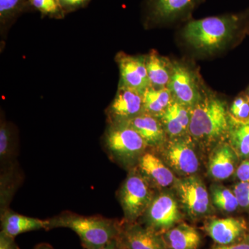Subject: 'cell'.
<instances>
[{"mask_svg":"<svg viewBox=\"0 0 249 249\" xmlns=\"http://www.w3.org/2000/svg\"><path fill=\"white\" fill-rule=\"evenodd\" d=\"M245 16L225 14L188 21L181 31L187 44L202 53L211 54L225 48L237 36Z\"/></svg>","mask_w":249,"mask_h":249,"instance_id":"obj_1","label":"cell"},{"mask_svg":"<svg viewBox=\"0 0 249 249\" xmlns=\"http://www.w3.org/2000/svg\"><path fill=\"white\" fill-rule=\"evenodd\" d=\"M230 126L231 114L227 103L217 96H204L191 108L189 135L204 146L228 138Z\"/></svg>","mask_w":249,"mask_h":249,"instance_id":"obj_2","label":"cell"},{"mask_svg":"<svg viewBox=\"0 0 249 249\" xmlns=\"http://www.w3.org/2000/svg\"><path fill=\"white\" fill-rule=\"evenodd\" d=\"M47 221V231L65 228L76 232L84 249L101 248L117 238L121 231V222L101 215L84 216L63 211Z\"/></svg>","mask_w":249,"mask_h":249,"instance_id":"obj_3","label":"cell"},{"mask_svg":"<svg viewBox=\"0 0 249 249\" xmlns=\"http://www.w3.org/2000/svg\"><path fill=\"white\" fill-rule=\"evenodd\" d=\"M103 150L108 158L129 170L137 166L146 151V143L127 123L107 124L102 137Z\"/></svg>","mask_w":249,"mask_h":249,"instance_id":"obj_4","label":"cell"},{"mask_svg":"<svg viewBox=\"0 0 249 249\" xmlns=\"http://www.w3.org/2000/svg\"><path fill=\"white\" fill-rule=\"evenodd\" d=\"M155 195L153 189L136 168L129 174L117 192V198L124 212L123 222H138L149 207Z\"/></svg>","mask_w":249,"mask_h":249,"instance_id":"obj_5","label":"cell"},{"mask_svg":"<svg viewBox=\"0 0 249 249\" xmlns=\"http://www.w3.org/2000/svg\"><path fill=\"white\" fill-rule=\"evenodd\" d=\"M178 204L173 195L162 192L155 195L139 223L162 235L181 220Z\"/></svg>","mask_w":249,"mask_h":249,"instance_id":"obj_6","label":"cell"},{"mask_svg":"<svg viewBox=\"0 0 249 249\" xmlns=\"http://www.w3.org/2000/svg\"><path fill=\"white\" fill-rule=\"evenodd\" d=\"M203 0H147L145 22L147 26L166 25L188 19Z\"/></svg>","mask_w":249,"mask_h":249,"instance_id":"obj_7","label":"cell"},{"mask_svg":"<svg viewBox=\"0 0 249 249\" xmlns=\"http://www.w3.org/2000/svg\"><path fill=\"white\" fill-rule=\"evenodd\" d=\"M168 88L173 100L188 107H194L204 96L196 72L179 62H173V71Z\"/></svg>","mask_w":249,"mask_h":249,"instance_id":"obj_8","label":"cell"},{"mask_svg":"<svg viewBox=\"0 0 249 249\" xmlns=\"http://www.w3.org/2000/svg\"><path fill=\"white\" fill-rule=\"evenodd\" d=\"M177 192L187 214L199 219L211 213V197L201 178L192 175L176 182Z\"/></svg>","mask_w":249,"mask_h":249,"instance_id":"obj_9","label":"cell"},{"mask_svg":"<svg viewBox=\"0 0 249 249\" xmlns=\"http://www.w3.org/2000/svg\"><path fill=\"white\" fill-rule=\"evenodd\" d=\"M193 141L187 135L170 139L163 146L167 164L183 176H192L199 170V160Z\"/></svg>","mask_w":249,"mask_h":249,"instance_id":"obj_10","label":"cell"},{"mask_svg":"<svg viewBox=\"0 0 249 249\" xmlns=\"http://www.w3.org/2000/svg\"><path fill=\"white\" fill-rule=\"evenodd\" d=\"M143 111L142 92L119 85L115 97L106 111L107 124L127 122Z\"/></svg>","mask_w":249,"mask_h":249,"instance_id":"obj_11","label":"cell"},{"mask_svg":"<svg viewBox=\"0 0 249 249\" xmlns=\"http://www.w3.org/2000/svg\"><path fill=\"white\" fill-rule=\"evenodd\" d=\"M120 71L119 85H124L143 92L150 86L143 55H131L120 52L116 56Z\"/></svg>","mask_w":249,"mask_h":249,"instance_id":"obj_12","label":"cell"},{"mask_svg":"<svg viewBox=\"0 0 249 249\" xmlns=\"http://www.w3.org/2000/svg\"><path fill=\"white\" fill-rule=\"evenodd\" d=\"M121 222L119 238L126 249H166L162 235L138 222Z\"/></svg>","mask_w":249,"mask_h":249,"instance_id":"obj_13","label":"cell"},{"mask_svg":"<svg viewBox=\"0 0 249 249\" xmlns=\"http://www.w3.org/2000/svg\"><path fill=\"white\" fill-rule=\"evenodd\" d=\"M135 168L152 189L168 188L175 182L173 171L153 152H144Z\"/></svg>","mask_w":249,"mask_h":249,"instance_id":"obj_14","label":"cell"},{"mask_svg":"<svg viewBox=\"0 0 249 249\" xmlns=\"http://www.w3.org/2000/svg\"><path fill=\"white\" fill-rule=\"evenodd\" d=\"M247 230V224L241 218L211 219L205 225V231L217 245H229L240 242Z\"/></svg>","mask_w":249,"mask_h":249,"instance_id":"obj_15","label":"cell"},{"mask_svg":"<svg viewBox=\"0 0 249 249\" xmlns=\"http://www.w3.org/2000/svg\"><path fill=\"white\" fill-rule=\"evenodd\" d=\"M238 156L228 142H220L210 156L208 173L217 181L227 179L235 173Z\"/></svg>","mask_w":249,"mask_h":249,"instance_id":"obj_16","label":"cell"},{"mask_svg":"<svg viewBox=\"0 0 249 249\" xmlns=\"http://www.w3.org/2000/svg\"><path fill=\"white\" fill-rule=\"evenodd\" d=\"M125 123L142 137L148 148H161L166 142V133L159 118L143 111Z\"/></svg>","mask_w":249,"mask_h":249,"instance_id":"obj_17","label":"cell"},{"mask_svg":"<svg viewBox=\"0 0 249 249\" xmlns=\"http://www.w3.org/2000/svg\"><path fill=\"white\" fill-rule=\"evenodd\" d=\"M191 108L183 106L173 100L160 116L166 135L170 139L189 135Z\"/></svg>","mask_w":249,"mask_h":249,"instance_id":"obj_18","label":"cell"},{"mask_svg":"<svg viewBox=\"0 0 249 249\" xmlns=\"http://www.w3.org/2000/svg\"><path fill=\"white\" fill-rule=\"evenodd\" d=\"M1 231L12 237L34 231H47L48 221L38 218L28 217L8 209L0 214Z\"/></svg>","mask_w":249,"mask_h":249,"instance_id":"obj_19","label":"cell"},{"mask_svg":"<svg viewBox=\"0 0 249 249\" xmlns=\"http://www.w3.org/2000/svg\"><path fill=\"white\" fill-rule=\"evenodd\" d=\"M166 249H198L201 235L194 227L188 224H178L162 234Z\"/></svg>","mask_w":249,"mask_h":249,"instance_id":"obj_20","label":"cell"},{"mask_svg":"<svg viewBox=\"0 0 249 249\" xmlns=\"http://www.w3.org/2000/svg\"><path fill=\"white\" fill-rule=\"evenodd\" d=\"M145 62L150 86L157 88H168L173 71V62L161 56L155 50H152L145 55Z\"/></svg>","mask_w":249,"mask_h":249,"instance_id":"obj_21","label":"cell"},{"mask_svg":"<svg viewBox=\"0 0 249 249\" xmlns=\"http://www.w3.org/2000/svg\"><path fill=\"white\" fill-rule=\"evenodd\" d=\"M22 173L19 164L1 169L0 175V214L9 209L15 193L22 183Z\"/></svg>","mask_w":249,"mask_h":249,"instance_id":"obj_22","label":"cell"},{"mask_svg":"<svg viewBox=\"0 0 249 249\" xmlns=\"http://www.w3.org/2000/svg\"><path fill=\"white\" fill-rule=\"evenodd\" d=\"M17 138L14 127L9 122L1 119L0 122V168H9L17 164Z\"/></svg>","mask_w":249,"mask_h":249,"instance_id":"obj_23","label":"cell"},{"mask_svg":"<svg viewBox=\"0 0 249 249\" xmlns=\"http://www.w3.org/2000/svg\"><path fill=\"white\" fill-rule=\"evenodd\" d=\"M228 138L239 158L249 160V118L241 120L231 115Z\"/></svg>","mask_w":249,"mask_h":249,"instance_id":"obj_24","label":"cell"},{"mask_svg":"<svg viewBox=\"0 0 249 249\" xmlns=\"http://www.w3.org/2000/svg\"><path fill=\"white\" fill-rule=\"evenodd\" d=\"M144 112L160 119L173 101V95L168 88H157L150 86L142 92Z\"/></svg>","mask_w":249,"mask_h":249,"instance_id":"obj_25","label":"cell"},{"mask_svg":"<svg viewBox=\"0 0 249 249\" xmlns=\"http://www.w3.org/2000/svg\"><path fill=\"white\" fill-rule=\"evenodd\" d=\"M210 197L213 204L224 213H231L240 207L233 191L227 187L214 185L211 187Z\"/></svg>","mask_w":249,"mask_h":249,"instance_id":"obj_26","label":"cell"},{"mask_svg":"<svg viewBox=\"0 0 249 249\" xmlns=\"http://www.w3.org/2000/svg\"><path fill=\"white\" fill-rule=\"evenodd\" d=\"M32 9L28 0H0L1 25L9 24L18 16Z\"/></svg>","mask_w":249,"mask_h":249,"instance_id":"obj_27","label":"cell"},{"mask_svg":"<svg viewBox=\"0 0 249 249\" xmlns=\"http://www.w3.org/2000/svg\"><path fill=\"white\" fill-rule=\"evenodd\" d=\"M32 9H35L42 14V16L63 19L65 14L62 9L60 0H28Z\"/></svg>","mask_w":249,"mask_h":249,"instance_id":"obj_28","label":"cell"},{"mask_svg":"<svg viewBox=\"0 0 249 249\" xmlns=\"http://www.w3.org/2000/svg\"><path fill=\"white\" fill-rule=\"evenodd\" d=\"M231 115L237 119L249 118V97L239 96L234 100L230 109Z\"/></svg>","mask_w":249,"mask_h":249,"instance_id":"obj_29","label":"cell"},{"mask_svg":"<svg viewBox=\"0 0 249 249\" xmlns=\"http://www.w3.org/2000/svg\"><path fill=\"white\" fill-rule=\"evenodd\" d=\"M242 209H249V181H240L232 189Z\"/></svg>","mask_w":249,"mask_h":249,"instance_id":"obj_30","label":"cell"},{"mask_svg":"<svg viewBox=\"0 0 249 249\" xmlns=\"http://www.w3.org/2000/svg\"><path fill=\"white\" fill-rule=\"evenodd\" d=\"M91 0H60V4L65 14L73 12L85 7Z\"/></svg>","mask_w":249,"mask_h":249,"instance_id":"obj_31","label":"cell"},{"mask_svg":"<svg viewBox=\"0 0 249 249\" xmlns=\"http://www.w3.org/2000/svg\"><path fill=\"white\" fill-rule=\"evenodd\" d=\"M235 176L240 181H249V160H244L237 166Z\"/></svg>","mask_w":249,"mask_h":249,"instance_id":"obj_32","label":"cell"},{"mask_svg":"<svg viewBox=\"0 0 249 249\" xmlns=\"http://www.w3.org/2000/svg\"><path fill=\"white\" fill-rule=\"evenodd\" d=\"M0 249H20L16 243L14 237L0 232Z\"/></svg>","mask_w":249,"mask_h":249,"instance_id":"obj_33","label":"cell"},{"mask_svg":"<svg viewBox=\"0 0 249 249\" xmlns=\"http://www.w3.org/2000/svg\"><path fill=\"white\" fill-rule=\"evenodd\" d=\"M212 249H249V240H242L229 245H217Z\"/></svg>","mask_w":249,"mask_h":249,"instance_id":"obj_34","label":"cell"},{"mask_svg":"<svg viewBox=\"0 0 249 249\" xmlns=\"http://www.w3.org/2000/svg\"><path fill=\"white\" fill-rule=\"evenodd\" d=\"M98 249H126V248L118 237L117 238L114 239L108 242L107 245L103 246V247Z\"/></svg>","mask_w":249,"mask_h":249,"instance_id":"obj_35","label":"cell"},{"mask_svg":"<svg viewBox=\"0 0 249 249\" xmlns=\"http://www.w3.org/2000/svg\"><path fill=\"white\" fill-rule=\"evenodd\" d=\"M34 249H55L52 247V245H49L48 243H45V242H42V243L38 244L34 247Z\"/></svg>","mask_w":249,"mask_h":249,"instance_id":"obj_36","label":"cell"}]
</instances>
